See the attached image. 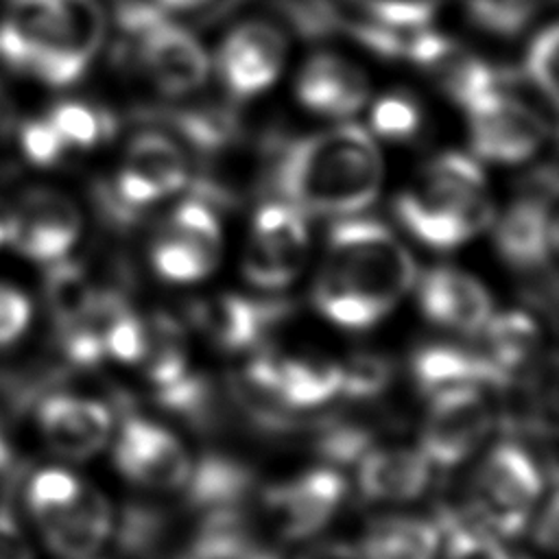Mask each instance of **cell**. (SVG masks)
Here are the masks:
<instances>
[{
    "label": "cell",
    "mask_w": 559,
    "mask_h": 559,
    "mask_svg": "<svg viewBox=\"0 0 559 559\" xmlns=\"http://www.w3.org/2000/svg\"><path fill=\"white\" fill-rule=\"evenodd\" d=\"M408 249L378 221L347 218L332 227L314 282V306L336 325H376L415 286Z\"/></svg>",
    "instance_id": "obj_1"
},
{
    "label": "cell",
    "mask_w": 559,
    "mask_h": 559,
    "mask_svg": "<svg viewBox=\"0 0 559 559\" xmlns=\"http://www.w3.org/2000/svg\"><path fill=\"white\" fill-rule=\"evenodd\" d=\"M384 162L371 133L338 124L277 148L271 186L301 214L345 216L365 210L380 192Z\"/></svg>",
    "instance_id": "obj_2"
},
{
    "label": "cell",
    "mask_w": 559,
    "mask_h": 559,
    "mask_svg": "<svg viewBox=\"0 0 559 559\" xmlns=\"http://www.w3.org/2000/svg\"><path fill=\"white\" fill-rule=\"evenodd\" d=\"M105 39L98 0H7L0 61L46 85L76 83Z\"/></svg>",
    "instance_id": "obj_3"
},
{
    "label": "cell",
    "mask_w": 559,
    "mask_h": 559,
    "mask_svg": "<svg viewBox=\"0 0 559 559\" xmlns=\"http://www.w3.org/2000/svg\"><path fill=\"white\" fill-rule=\"evenodd\" d=\"M395 214L424 245L452 249L480 234L493 207L478 164L463 153H443L395 199Z\"/></svg>",
    "instance_id": "obj_4"
},
{
    "label": "cell",
    "mask_w": 559,
    "mask_h": 559,
    "mask_svg": "<svg viewBox=\"0 0 559 559\" xmlns=\"http://www.w3.org/2000/svg\"><path fill=\"white\" fill-rule=\"evenodd\" d=\"M120 17L122 28L133 37L140 66L162 92L188 94L205 83L210 59L190 31L138 2L124 4Z\"/></svg>",
    "instance_id": "obj_5"
},
{
    "label": "cell",
    "mask_w": 559,
    "mask_h": 559,
    "mask_svg": "<svg viewBox=\"0 0 559 559\" xmlns=\"http://www.w3.org/2000/svg\"><path fill=\"white\" fill-rule=\"evenodd\" d=\"M544 478L537 463L515 443L496 445L474 478L472 518L487 531L518 535L542 493Z\"/></svg>",
    "instance_id": "obj_6"
},
{
    "label": "cell",
    "mask_w": 559,
    "mask_h": 559,
    "mask_svg": "<svg viewBox=\"0 0 559 559\" xmlns=\"http://www.w3.org/2000/svg\"><path fill=\"white\" fill-rule=\"evenodd\" d=\"M188 183V157L183 148L162 131L138 133L118 166L111 188L105 190L107 210L127 218L153 205Z\"/></svg>",
    "instance_id": "obj_7"
},
{
    "label": "cell",
    "mask_w": 559,
    "mask_h": 559,
    "mask_svg": "<svg viewBox=\"0 0 559 559\" xmlns=\"http://www.w3.org/2000/svg\"><path fill=\"white\" fill-rule=\"evenodd\" d=\"M223 234L210 203L181 201L166 218L151 245V262L168 282H199L221 260Z\"/></svg>",
    "instance_id": "obj_8"
},
{
    "label": "cell",
    "mask_w": 559,
    "mask_h": 559,
    "mask_svg": "<svg viewBox=\"0 0 559 559\" xmlns=\"http://www.w3.org/2000/svg\"><path fill=\"white\" fill-rule=\"evenodd\" d=\"M308 225L304 214L284 201L260 205L245 249V277L264 290L288 286L308 258Z\"/></svg>",
    "instance_id": "obj_9"
},
{
    "label": "cell",
    "mask_w": 559,
    "mask_h": 559,
    "mask_svg": "<svg viewBox=\"0 0 559 559\" xmlns=\"http://www.w3.org/2000/svg\"><path fill=\"white\" fill-rule=\"evenodd\" d=\"M4 221L7 242L24 258L46 264L66 258L83 227L79 205L66 192L46 186L22 192Z\"/></svg>",
    "instance_id": "obj_10"
},
{
    "label": "cell",
    "mask_w": 559,
    "mask_h": 559,
    "mask_svg": "<svg viewBox=\"0 0 559 559\" xmlns=\"http://www.w3.org/2000/svg\"><path fill=\"white\" fill-rule=\"evenodd\" d=\"M474 151L498 164H520L533 157L548 135L544 118L520 98L498 87L467 107Z\"/></svg>",
    "instance_id": "obj_11"
},
{
    "label": "cell",
    "mask_w": 559,
    "mask_h": 559,
    "mask_svg": "<svg viewBox=\"0 0 559 559\" xmlns=\"http://www.w3.org/2000/svg\"><path fill=\"white\" fill-rule=\"evenodd\" d=\"M489 426L491 413L480 389L459 386L439 391L430 395L419 450L430 465L454 467L483 443Z\"/></svg>",
    "instance_id": "obj_12"
},
{
    "label": "cell",
    "mask_w": 559,
    "mask_h": 559,
    "mask_svg": "<svg viewBox=\"0 0 559 559\" xmlns=\"http://www.w3.org/2000/svg\"><path fill=\"white\" fill-rule=\"evenodd\" d=\"M114 459L129 480L155 491L181 489L192 467L186 448L173 432L138 415L122 419Z\"/></svg>",
    "instance_id": "obj_13"
},
{
    "label": "cell",
    "mask_w": 559,
    "mask_h": 559,
    "mask_svg": "<svg viewBox=\"0 0 559 559\" xmlns=\"http://www.w3.org/2000/svg\"><path fill=\"white\" fill-rule=\"evenodd\" d=\"M343 498V476L332 467H317L269 487L262 502L280 537L304 539L319 533L334 518Z\"/></svg>",
    "instance_id": "obj_14"
},
{
    "label": "cell",
    "mask_w": 559,
    "mask_h": 559,
    "mask_svg": "<svg viewBox=\"0 0 559 559\" xmlns=\"http://www.w3.org/2000/svg\"><path fill=\"white\" fill-rule=\"evenodd\" d=\"M400 57L411 59L463 107L502 87V79L485 61L428 28L406 31Z\"/></svg>",
    "instance_id": "obj_15"
},
{
    "label": "cell",
    "mask_w": 559,
    "mask_h": 559,
    "mask_svg": "<svg viewBox=\"0 0 559 559\" xmlns=\"http://www.w3.org/2000/svg\"><path fill=\"white\" fill-rule=\"evenodd\" d=\"M284 59V33L269 22L247 20L221 44L218 72L236 98H251L273 85Z\"/></svg>",
    "instance_id": "obj_16"
},
{
    "label": "cell",
    "mask_w": 559,
    "mask_h": 559,
    "mask_svg": "<svg viewBox=\"0 0 559 559\" xmlns=\"http://www.w3.org/2000/svg\"><path fill=\"white\" fill-rule=\"evenodd\" d=\"M37 424L52 452L83 461L105 445L111 430V413L98 400L48 393L37 400Z\"/></svg>",
    "instance_id": "obj_17"
},
{
    "label": "cell",
    "mask_w": 559,
    "mask_h": 559,
    "mask_svg": "<svg viewBox=\"0 0 559 559\" xmlns=\"http://www.w3.org/2000/svg\"><path fill=\"white\" fill-rule=\"evenodd\" d=\"M288 306L240 295H214L192 308L194 325L221 349L242 352L260 345L282 323Z\"/></svg>",
    "instance_id": "obj_18"
},
{
    "label": "cell",
    "mask_w": 559,
    "mask_h": 559,
    "mask_svg": "<svg viewBox=\"0 0 559 559\" xmlns=\"http://www.w3.org/2000/svg\"><path fill=\"white\" fill-rule=\"evenodd\" d=\"M421 312L437 325L456 332H478L491 317L487 288L459 269L428 271L417 286Z\"/></svg>",
    "instance_id": "obj_19"
},
{
    "label": "cell",
    "mask_w": 559,
    "mask_h": 559,
    "mask_svg": "<svg viewBox=\"0 0 559 559\" xmlns=\"http://www.w3.org/2000/svg\"><path fill=\"white\" fill-rule=\"evenodd\" d=\"M46 546L61 559H87L109 537L114 515L107 498L81 485L79 493L59 511L37 522Z\"/></svg>",
    "instance_id": "obj_20"
},
{
    "label": "cell",
    "mask_w": 559,
    "mask_h": 559,
    "mask_svg": "<svg viewBox=\"0 0 559 559\" xmlns=\"http://www.w3.org/2000/svg\"><path fill=\"white\" fill-rule=\"evenodd\" d=\"M496 242L500 253L520 269L544 266L557 247V221L552 199L537 188L535 194L515 201L498 221Z\"/></svg>",
    "instance_id": "obj_21"
},
{
    "label": "cell",
    "mask_w": 559,
    "mask_h": 559,
    "mask_svg": "<svg viewBox=\"0 0 559 559\" xmlns=\"http://www.w3.org/2000/svg\"><path fill=\"white\" fill-rule=\"evenodd\" d=\"M369 96V83L354 63L319 52L306 61L297 79V98L310 111L345 118L362 109Z\"/></svg>",
    "instance_id": "obj_22"
},
{
    "label": "cell",
    "mask_w": 559,
    "mask_h": 559,
    "mask_svg": "<svg viewBox=\"0 0 559 559\" xmlns=\"http://www.w3.org/2000/svg\"><path fill=\"white\" fill-rule=\"evenodd\" d=\"M430 463L421 450L369 448L358 459V489L376 502L413 500L428 487Z\"/></svg>",
    "instance_id": "obj_23"
},
{
    "label": "cell",
    "mask_w": 559,
    "mask_h": 559,
    "mask_svg": "<svg viewBox=\"0 0 559 559\" xmlns=\"http://www.w3.org/2000/svg\"><path fill=\"white\" fill-rule=\"evenodd\" d=\"M413 378L421 393L435 395L439 391L459 386H507L502 376L483 352H472L456 345H426L413 356Z\"/></svg>",
    "instance_id": "obj_24"
},
{
    "label": "cell",
    "mask_w": 559,
    "mask_h": 559,
    "mask_svg": "<svg viewBox=\"0 0 559 559\" xmlns=\"http://www.w3.org/2000/svg\"><path fill=\"white\" fill-rule=\"evenodd\" d=\"M253 485V474L245 463L223 454H207L192 463L181 491L188 509L194 513H212L245 509Z\"/></svg>",
    "instance_id": "obj_25"
},
{
    "label": "cell",
    "mask_w": 559,
    "mask_h": 559,
    "mask_svg": "<svg viewBox=\"0 0 559 559\" xmlns=\"http://www.w3.org/2000/svg\"><path fill=\"white\" fill-rule=\"evenodd\" d=\"M441 528L421 518H382L373 522L360 544L362 559H435Z\"/></svg>",
    "instance_id": "obj_26"
},
{
    "label": "cell",
    "mask_w": 559,
    "mask_h": 559,
    "mask_svg": "<svg viewBox=\"0 0 559 559\" xmlns=\"http://www.w3.org/2000/svg\"><path fill=\"white\" fill-rule=\"evenodd\" d=\"M480 330L485 336L483 354L511 382L513 376L531 360L533 352L537 349V323L526 312L509 310L491 314Z\"/></svg>",
    "instance_id": "obj_27"
},
{
    "label": "cell",
    "mask_w": 559,
    "mask_h": 559,
    "mask_svg": "<svg viewBox=\"0 0 559 559\" xmlns=\"http://www.w3.org/2000/svg\"><path fill=\"white\" fill-rule=\"evenodd\" d=\"M282 400L295 411L321 406L341 391V365L321 358H275Z\"/></svg>",
    "instance_id": "obj_28"
},
{
    "label": "cell",
    "mask_w": 559,
    "mask_h": 559,
    "mask_svg": "<svg viewBox=\"0 0 559 559\" xmlns=\"http://www.w3.org/2000/svg\"><path fill=\"white\" fill-rule=\"evenodd\" d=\"M140 365L155 389L168 386L190 373L186 334L168 314H155L144 323V352Z\"/></svg>",
    "instance_id": "obj_29"
},
{
    "label": "cell",
    "mask_w": 559,
    "mask_h": 559,
    "mask_svg": "<svg viewBox=\"0 0 559 559\" xmlns=\"http://www.w3.org/2000/svg\"><path fill=\"white\" fill-rule=\"evenodd\" d=\"M170 515L151 504H129L120 515L118 548L133 559H155L168 544Z\"/></svg>",
    "instance_id": "obj_30"
},
{
    "label": "cell",
    "mask_w": 559,
    "mask_h": 559,
    "mask_svg": "<svg viewBox=\"0 0 559 559\" xmlns=\"http://www.w3.org/2000/svg\"><path fill=\"white\" fill-rule=\"evenodd\" d=\"M46 118L68 148L87 151L114 133V118L81 100H61L48 111Z\"/></svg>",
    "instance_id": "obj_31"
},
{
    "label": "cell",
    "mask_w": 559,
    "mask_h": 559,
    "mask_svg": "<svg viewBox=\"0 0 559 559\" xmlns=\"http://www.w3.org/2000/svg\"><path fill=\"white\" fill-rule=\"evenodd\" d=\"M44 290L55 330H63L85 310L96 288L90 286L79 264L61 258L48 269Z\"/></svg>",
    "instance_id": "obj_32"
},
{
    "label": "cell",
    "mask_w": 559,
    "mask_h": 559,
    "mask_svg": "<svg viewBox=\"0 0 559 559\" xmlns=\"http://www.w3.org/2000/svg\"><path fill=\"white\" fill-rule=\"evenodd\" d=\"M437 524L445 533L443 559H511L502 544L472 515L445 511Z\"/></svg>",
    "instance_id": "obj_33"
},
{
    "label": "cell",
    "mask_w": 559,
    "mask_h": 559,
    "mask_svg": "<svg viewBox=\"0 0 559 559\" xmlns=\"http://www.w3.org/2000/svg\"><path fill=\"white\" fill-rule=\"evenodd\" d=\"M81 480L59 467L37 472L26 487V504L35 522L63 509L81 489Z\"/></svg>",
    "instance_id": "obj_34"
},
{
    "label": "cell",
    "mask_w": 559,
    "mask_h": 559,
    "mask_svg": "<svg viewBox=\"0 0 559 559\" xmlns=\"http://www.w3.org/2000/svg\"><path fill=\"white\" fill-rule=\"evenodd\" d=\"M557 24H548L533 37L524 55V74L550 107L557 105Z\"/></svg>",
    "instance_id": "obj_35"
},
{
    "label": "cell",
    "mask_w": 559,
    "mask_h": 559,
    "mask_svg": "<svg viewBox=\"0 0 559 559\" xmlns=\"http://www.w3.org/2000/svg\"><path fill=\"white\" fill-rule=\"evenodd\" d=\"M393 380V367L384 356L356 354L341 365V395L352 400H371Z\"/></svg>",
    "instance_id": "obj_36"
},
{
    "label": "cell",
    "mask_w": 559,
    "mask_h": 559,
    "mask_svg": "<svg viewBox=\"0 0 559 559\" xmlns=\"http://www.w3.org/2000/svg\"><path fill=\"white\" fill-rule=\"evenodd\" d=\"M542 2L544 0H467V11L485 31L513 35L537 13Z\"/></svg>",
    "instance_id": "obj_37"
},
{
    "label": "cell",
    "mask_w": 559,
    "mask_h": 559,
    "mask_svg": "<svg viewBox=\"0 0 559 559\" xmlns=\"http://www.w3.org/2000/svg\"><path fill=\"white\" fill-rule=\"evenodd\" d=\"M365 13H369L376 24L400 28V31H415L426 28L432 20L437 9L445 0H352Z\"/></svg>",
    "instance_id": "obj_38"
},
{
    "label": "cell",
    "mask_w": 559,
    "mask_h": 559,
    "mask_svg": "<svg viewBox=\"0 0 559 559\" xmlns=\"http://www.w3.org/2000/svg\"><path fill=\"white\" fill-rule=\"evenodd\" d=\"M369 120H371V129L378 135L391 138V140H404L415 135V131L419 129L421 116H419V107L411 98L402 94H386L373 103Z\"/></svg>",
    "instance_id": "obj_39"
},
{
    "label": "cell",
    "mask_w": 559,
    "mask_h": 559,
    "mask_svg": "<svg viewBox=\"0 0 559 559\" xmlns=\"http://www.w3.org/2000/svg\"><path fill=\"white\" fill-rule=\"evenodd\" d=\"M373 435L354 424H330L321 428L317 437V450L330 463H349L358 461L371 448Z\"/></svg>",
    "instance_id": "obj_40"
},
{
    "label": "cell",
    "mask_w": 559,
    "mask_h": 559,
    "mask_svg": "<svg viewBox=\"0 0 559 559\" xmlns=\"http://www.w3.org/2000/svg\"><path fill=\"white\" fill-rule=\"evenodd\" d=\"M144 352V321L127 306L111 321L105 336V358L118 362H140Z\"/></svg>",
    "instance_id": "obj_41"
},
{
    "label": "cell",
    "mask_w": 559,
    "mask_h": 559,
    "mask_svg": "<svg viewBox=\"0 0 559 559\" xmlns=\"http://www.w3.org/2000/svg\"><path fill=\"white\" fill-rule=\"evenodd\" d=\"M20 146L24 157L41 168L57 164L68 151V146L63 144L55 127L48 122V118L26 120L20 127Z\"/></svg>",
    "instance_id": "obj_42"
},
{
    "label": "cell",
    "mask_w": 559,
    "mask_h": 559,
    "mask_svg": "<svg viewBox=\"0 0 559 559\" xmlns=\"http://www.w3.org/2000/svg\"><path fill=\"white\" fill-rule=\"evenodd\" d=\"M39 395V378L0 367V428L20 417L24 411H28Z\"/></svg>",
    "instance_id": "obj_43"
},
{
    "label": "cell",
    "mask_w": 559,
    "mask_h": 559,
    "mask_svg": "<svg viewBox=\"0 0 559 559\" xmlns=\"http://www.w3.org/2000/svg\"><path fill=\"white\" fill-rule=\"evenodd\" d=\"M31 299L15 286L0 282V347L13 345L31 323Z\"/></svg>",
    "instance_id": "obj_44"
},
{
    "label": "cell",
    "mask_w": 559,
    "mask_h": 559,
    "mask_svg": "<svg viewBox=\"0 0 559 559\" xmlns=\"http://www.w3.org/2000/svg\"><path fill=\"white\" fill-rule=\"evenodd\" d=\"M0 559H33V550L11 513H0Z\"/></svg>",
    "instance_id": "obj_45"
},
{
    "label": "cell",
    "mask_w": 559,
    "mask_h": 559,
    "mask_svg": "<svg viewBox=\"0 0 559 559\" xmlns=\"http://www.w3.org/2000/svg\"><path fill=\"white\" fill-rule=\"evenodd\" d=\"M535 539L546 550L555 548V542H557V493L555 491H550L539 513V520L535 524Z\"/></svg>",
    "instance_id": "obj_46"
},
{
    "label": "cell",
    "mask_w": 559,
    "mask_h": 559,
    "mask_svg": "<svg viewBox=\"0 0 559 559\" xmlns=\"http://www.w3.org/2000/svg\"><path fill=\"white\" fill-rule=\"evenodd\" d=\"M299 559H362V557L356 548L341 542H332V544H319L306 550Z\"/></svg>",
    "instance_id": "obj_47"
},
{
    "label": "cell",
    "mask_w": 559,
    "mask_h": 559,
    "mask_svg": "<svg viewBox=\"0 0 559 559\" xmlns=\"http://www.w3.org/2000/svg\"><path fill=\"white\" fill-rule=\"evenodd\" d=\"M164 7L175 9V11H192L205 7L210 0H159Z\"/></svg>",
    "instance_id": "obj_48"
},
{
    "label": "cell",
    "mask_w": 559,
    "mask_h": 559,
    "mask_svg": "<svg viewBox=\"0 0 559 559\" xmlns=\"http://www.w3.org/2000/svg\"><path fill=\"white\" fill-rule=\"evenodd\" d=\"M7 127H9V105H7V100H4V96H2V92H0V133H2Z\"/></svg>",
    "instance_id": "obj_49"
},
{
    "label": "cell",
    "mask_w": 559,
    "mask_h": 559,
    "mask_svg": "<svg viewBox=\"0 0 559 559\" xmlns=\"http://www.w3.org/2000/svg\"><path fill=\"white\" fill-rule=\"evenodd\" d=\"M242 559H277L275 555H266V552H258V550H251L249 555H245Z\"/></svg>",
    "instance_id": "obj_50"
},
{
    "label": "cell",
    "mask_w": 559,
    "mask_h": 559,
    "mask_svg": "<svg viewBox=\"0 0 559 559\" xmlns=\"http://www.w3.org/2000/svg\"><path fill=\"white\" fill-rule=\"evenodd\" d=\"M7 245V221L0 218V247Z\"/></svg>",
    "instance_id": "obj_51"
}]
</instances>
